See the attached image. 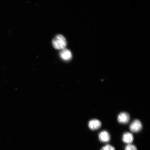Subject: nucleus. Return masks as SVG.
Instances as JSON below:
<instances>
[{"mask_svg": "<svg viewBox=\"0 0 150 150\" xmlns=\"http://www.w3.org/2000/svg\"><path fill=\"white\" fill-rule=\"evenodd\" d=\"M52 43L54 48L59 50H62L65 48L67 45L65 38L61 35H56L52 40Z\"/></svg>", "mask_w": 150, "mask_h": 150, "instance_id": "obj_1", "label": "nucleus"}, {"mask_svg": "<svg viewBox=\"0 0 150 150\" xmlns=\"http://www.w3.org/2000/svg\"><path fill=\"white\" fill-rule=\"evenodd\" d=\"M130 130L132 132L136 133L139 132L142 130V125L141 122L138 120H135L130 125Z\"/></svg>", "mask_w": 150, "mask_h": 150, "instance_id": "obj_2", "label": "nucleus"}, {"mask_svg": "<svg viewBox=\"0 0 150 150\" xmlns=\"http://www.w3.org/2000/svg\"><path fill=\"white\" fill-rule=\"evenodd\" d=\"M130 117L129 114L126 112H122L117 117V120L120 123L126 124L130 120Z\"/></svg>", "mask_w": 150, "mask_h": 150, "instance_id": "obj_3", "label": "nucleus"}, {"mask_svg": "<svg viewBox=\"0 0 150 150\" xmlns=\"http://www.w3.org/2000/svg\"><path fill=\"white\" fill-rule=\"evenodd\" d=\"M102 125V123L98 120L93 119L89 122L88 126L91 130H95L99 129Z\"/></svg>", "mask_w": 150, "mask_h": 150, "instance_id": "obj_4", "label": "nucleus"}, {"mask_svg": "<svg viewBox=\"0 0 150 150\" xmlns=\"http://www.w3.org/2000/svg\"><path fill=\"white\" fill-rule=\"evenodd\" d=\"M60 56L62 59L65 61L70 60L72 58V54L71 52L66 48L62 50L60 53Z\"/></svg>", "mask_w": 150, "mask_h": 150, "instance_id": "obj_5", "label": "nucleus"}, {"mask_svg": "<svg viewBox=\"0 0 150 150\" xmlns=\"http://www.w3.org/2000/svg\"><path fill=\"white\" fill-rule=\"evenodd\" d=\"M99 138L101 142H109L110 137L109 133L106 131H103L99 133Z\"/></svg>", "mask_w": 150, "mask_h": 150, "instance_id": "obj_6", "label": "nucleus"}, {"mask_svg": "<svg viewBox=\"0 0 150 150\" xmlns=\"http://www.w3.org/2000/svg\"><path fill=\"white\" fill-rule=\"evenodd\" d=\"M134 140V136L130 132H125L123 136L122 140L125 143L130 144Z\"/></svg>", "mask_w": 150, "mask_h": 150, "instance_id": "obj_7", "label": "nucleus"}, {"mask_svg": "<svg viewBox=\"0 0 150 150\" xmlns=\"http://www.w3.org/2000/svg\"><path fill=\"white\" fill-rule=\"evenodd\" d=\"M125 150H137L135 146L128 144L125 147Z\"/></svg>", "mask_w": 150, "mask_h": 150, "instance_id": "obj_8", "label": "nucleus"}, {"mask_svg": "<svg viewBox=\"0 0 150 150\" xmlns=\"http://www.w3.org/2000/svg\"><path fill=\"white\" fill-rule=\"evenodd\" d=\"M100 150H115V149L113 146L108 145L103 147Z\"/></svg>", "mask_w": 150, "mask_h": 150, "instance_id": "obj_9", "label": "nucleus"}]
</instances>
